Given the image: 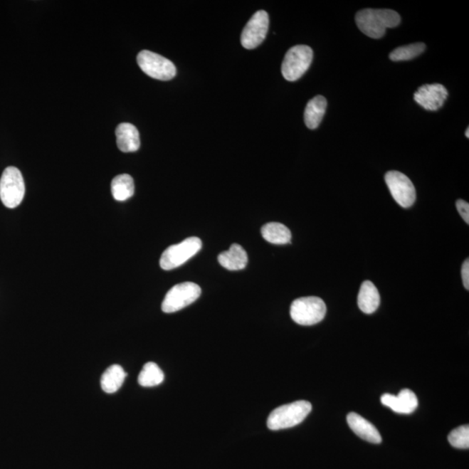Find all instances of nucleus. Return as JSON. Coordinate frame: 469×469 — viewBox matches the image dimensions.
<instances>
[{"label": "nucleus", "instance_id": "nucleus-25", "mask_svg": "<svg viewBox=\"0 0 469 469\" xmlns=\"http://www.w3.org/2000/svg\"><path fill=\"white\" fill-rule=\"evenodd\" d=\"M462 278L463 281V285L466 288V290L469 289V261L468 259L463 263L462 268Z\"/></svg>", "mask_w": 469, "mask_h": 469}, {"label": "nucleus", "instance_id": "nucleus-2", "mask_svg": "<svg viewBox=\"0 0 469 469\" xmlns=\"http://www.w3.org/2000/svg\"><path fill=\"white\" fill-rule=\"evenodd\" d=\"M312 411V405L307 401H294L274 409L267 420L270 431L293 428L305 420Z\"/></svg>", "mask_w": 469, "mask_h": 469}, {"label": "nucleus", "instance_id": "nucleus-26", "mask_svg": "<svg viewBox=\"0 0 469 469\" xmlns=\"http://www.w3.org/2000/svg\"><path fill=\"white\" fill-rule=\"evenodd\" d=\"M465 135H466V137L468 139V137H469V128L467 129V132H466V133H465Z\"/></svg>", "mask_w": 469, "mask_h": 469}, {"label": "nucleus", "instance_id": "nucleus-22", "mask_svg": "<svg viewBox=\"0 0 469 469\" xmlns=\"http://www.w3.org/2000/svg\"><path fill=\"white\" fill-rule=\"evenodd\" d=\"M426 45L423 43H415V44L398 47L389 54V58L392 61H406L415 58L424 52Z\"/></svg>", "mask_w": 469, "mask_h": 469}, {"label": "nucleus", "instance_id": "nucleus-10", "mask_svg": "<svg viewBox=\"0 0 469 469\" xmlns=\"http://www.w3.org/2000/svg\"><path fill=\"white\" fill-rule=\"evenodd\" d=\"M269 15L265 11H258L252 16L241 35V44L248 50L255 49L262 44L269 30Z\"/></svg>", "mask_w": 469, "mask_h": 469}, {"label": "nucleus", "instance_id": "nucleus-20", "mask_svg": "<svg viewBox=\"0 0 469 469\" xmlns=\"http://www.w3.org/2000/svg\"><path fill=\"white\" fill-rule=\"evenodd\" d=\"M135 192V185L131 176L122 174L114 177L112 182V194L117 201L131 199Z\"/></svg>", "mask_w": 469, "mask_h": 469}, {"label": "nucleus", "instance_id": "nucleus-3", "mask_svg": "<svg viewBox=\"0 0 469 469\" xmlns=\"http://www.w3.org/2000/svg\"><path fill=\"white\" fill-rule=\"evenodd\" d=\"M327 307L322 299L307 297L297 299L290 306V317L299 325L311 326L325 317Z\"/></svg>", "mask_w": 469, "mask_h": 469}, {"label": "nucleus", "instance_id": "nucleus-18", "mask_svg": "<svg viewBox=\"0 0 469 469\" xmlns=\"http://www.w3.org/2000/svg\"><path fill=\"white\" fill-rule=\"evenodd\" d=\"M126 376L127 374L121 366H110L101 377V388L105 393H116L124 384Z\"/></svg>", "mask_w": 469, "mask_h": 469}, {"label": "nucleus", "instance_id": "nucleus-7", "mask_svg": "<svg viewBox=\"0 0 469 469\" xmlns=\"http://www.w3.org/2000/svg\"><path fill=\"white\" fill-rule=\"evenodd\" d=\"M202 290L194 283H179L168 291L162 303V310L164 313H174L185 308L199 298Z\"/></svg>", "mask_w": 469, "mask_h": 469}, {"label": "nucleus", "instance_id": "nucleus-4", "mask_svg": "<svg viewBox=\"0 0 469 469\" xmlns=\"http://www.w3.org/2000/svg\"><path fill=\"white\" fill-rule=\"evenodd\" d=\"M313 51L308 46L298 45L288 51L282 64V74L288 81H297L310 68Z\"/></svg>", "mask_w": 469, "mask_h": 469}, {"label": "nucleus", "instance_id": "nucleus-17", "mask_svg": "<svg viewBox=\"0 0 469 469\" xmlns=\"http://www.w3.org/2000/svg\"><path fill=\"white\" fill-rule=\"evenodd\" d=\"M327 109V100L325 97L317 96L307 104L305 112V122L310 130L317 129L321 124Z\"/></svg>", "mask_w": 469, "mask_h": 469}, {"label": "nucleus", "instance_id": "nucleus-5", "mask_svg": "<svg viewBox=\"0 0 469 469\" xmlns=\"http://www.w3.org/2000/svg\"><path fill=\"white\" fill-rule=\"evenodd\" d=\"M26 186L21 171L7 167L0 179V199L9 209L18 207L25 196Z\"/></svg>", "mask_w": 469, "mask_h": 469}, {"label": "nucleus", "instance_id": "nucleus-9", "mask_svg": "<svg viewBox=\"0 0 469 469\" xmlns=\"http://www.w3.org/2000/svg\"><path fill=\"white\" fill-rule=\"evenodd\" d=\"M385 182L396 202L401 207H411L416 199V188L411 180L400 172L386 173Z\"/></svg>", "mask_w": 469, "mask_h": 469}, {"label": "nucleus", "instance_id": "nucleus-1", "mask_svg": "<svg viewBox=\"0 0 469 469\" xmlns=\"http://www.w3.org/2000/svg\"><path fill=\"white\" fill-rule=\"evenodd\" d=\"M358 28L367 36L381 38L386 30L394 28L401 22L400 15L389 9H364L356 15Z\"/></svg>", "mask_w": 469, "mask_h": 469}, {"label": "nucleus", "instance_id": "nucleus-24", "mask_svg": "<svg viewBox=\"0 0 469 469\" xmlns=\"http://www.w3.org/2000/svg\"><path fill=\"white\" fill-rule=\"evenodd\" d=\"M457 211L460 213V216L465 222L469 223V204L466 201L459 199L456 202Z\"/></svg>", "mask_w": 469, "mask_h": 469}, {"label": "nucleus", "instance_id": "nucleus-13", "mask_svg": "<svg viewBox=\"0 0 469 469\" xmlns=\"http://www.w3.org/2000/svg\"><path fill=\"white\" fill-rule=\"evenodd\" d=\"M347 421L352 431L362 440L374 444L381 443V436L374 426L357 413H349Z\"/></svg>", "mask_w": 469, "mask_h": 469}, {"label": "nucleus", "instance_id": "nucleus-6", "mask_svg": "<svg viewBox=\"0 0 469 469\" xmlns=\"http://www.w3.org/2000/svg\"><path fill=\"white\" fill-rule=\"evenodd\" d=\"M201 248H202V241L195 236L185 239L175 246H169L161 255L160 266L164 270L176 269L194 257Z\"/></svg>", "mask_w": 469, "mask_h": 469}, {"label": "nucleus", "instance_id": "nucleus-21", "mask_svg": "<svg viewBox=\"0 0 469 469\" xmlns=\"http://www.w3.org/2000/svg\"><path fill=\"white\" fill-rule=\"evenodd\" d=\"M164 380V374L154 362H147L139 376V384L142 387H156Z\"/></svg>", "mask_w": 469, "mask_h": 469}, {"label": "nucleus", "instance_id": "nucleus-11", "mask_svg": "<svg viewBox=\"0 0 469 469\" xmlns=\"http://www.w3.org/2000/svg\"><path fill=\"white\" fill-rule=\"evenodd\" d=\"M448 93L443 85L433 84L421 86L413 95L415 101L427 110H437L447 100Z\"/></svg>", "mask_w": 469, "mask_h": 469}, {"label": "nucleus", "instance_id": "nucleus-14", "mask_svg": "<svg viewBox=\"0 0 469 469\" xmlns=\"http://www.w3.org/2000/svg\"><path fill=\"white\" fill-rule=\"evenodd\" d=\"M117 144L123 152H137L140 147L139 132L132 124L122 123L116 129Z\"/></svg>", "mask_w": 469, "mask_h": 469}, {"label": "nucleus", "instance_id": "nucleus-16", "mask_svg": "<svg viewBox=\"0 0 469 469\" xmlns=\"http://www.w3.org/2000/svg\"><path fill=\"white\" fill-rule=\"evenodd\" d=\"M380 294L374 283L370 281L364 282L357 299L358 306L362 312L365 314L376 312L380 305Z\"/></svg>", "mask_w": 469, "mask_h": 469}, {"label": "nucleus", "instance_id": "nucleus-8", "mask_svg": "<svg viewBox=\"0 0 469 469\" xmlns=\"http://www.w3.org/2000/svg\"><path fill=\"white\" fill-rule=\"evenodd\" d=\"M137 61L141 70L155 80L168 81L176 76V69L174 64L159 54L149 51H142L137 55Z\"/></svg>", "mask_w": 469, "mask_h": 469}, {"label": "nucleus", "instance_id": "nucleus-19", "mask_svg": "<svg viewBox=\"0 0 469 469\" xmlns=\"http://www.w3.org/2000/svg\"><path fill=\"white\" fill-rule=\"evenodd\" d=\"M262 236L267 242L273 244H287L291 241V232L280 223H269L263 226Z\"/></svg>", "mask_w": 469, "mask_h": 469}, {"label": "nucleus", "instance_id": "nucleus-12", "mask_svg": "<svg viewBox=\"0 0 469 469\" xmlns=\"http://www.w3.org/2000/svg\"><path fill=\"white\" fill-rule=\"evenodd\" d=\"M382 405L392 409L394 412L409 415L418 407V399L416 394L411 389L401 390L398 396L384 394L381 397Z\"/></svg>", "mask_w": 469, "mask_h": 469}, {"label": "nucleus", "instance_id": "nucleus-15", "mask_svg": "<svg viewBox=\"0 0 469 469\" xmlns=\"http://www.w3.org/2000/svg\"><path fill=\"white\" fill-rule=\"evenodd\" d=\"M218 262L228 270H240L247 266L248 255L242 246L234 243L230 250L218 255Z\"/></svg>", "mask_w": 469, "mask_h": 469}, {"label": "nucleus", "instance_id": "nucleus-23", "mask_svg": "<svg viewBox=\"0 0 469 469\" xmlns=\"http://www.w3.org/2000/svg\"><path fill=\"white\" fill-rule=\"evenodd\" d=\"M449 443L455 448L468 449L469 448V427L468 425L460 426L449 433L448 437Z\"/></svg>", "mask_w": 469, "mask_h": 469}]
</instances>
